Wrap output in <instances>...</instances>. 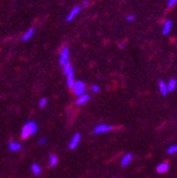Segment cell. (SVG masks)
<instances>
[{
    "instance_id": "obj_10",
    "label": "cell",
    "mask_w": 177,
    "mask_h": 178,
    "mask_svg": "<svg viewBox=\"0 0 177 178\" xmlns=\"http://www.w3.org/2000/svg\"><path fill=\"white\" fill-rule=\"evenodd\" d=\"M34 34H35V29H34V27H31V29H28L23 34V36H22V41H27V40H29L32 37L34 36Z\"/></svg>"
},
{
    "instance_id": "obj_1",
    "label": "cell",
    "mask_w": 177,
    "mask_h": 178,
    "mask_svg": "<svg viewBox=\"0 0 177 178\" xmlns=\"http://www.w3.org/2000/svg\"><path fill=\"white\" fill-rule=\"evenodd\" d=\"M37 130H38L37 124H36L34 121H29V122H27L23 126V128H22L21 137H22V139H27V138H29L31 136L35 135V134L37 133Z\"/></svg>"
},
{
    "instance_id": "obj_4",
    "label": "cell",
    "mask_w": 177,
    "mask_h": 178,
    "mask_svg": "<svg viewBox=\"0 0 177 178\" xmlns=\"http://www.w3.org/2000/svg\"><path fill=\"white\" fill-rule=\"evenodd\" d=\"M112 130V126L111 125H108V124H100V125H97L94 129V135H100V134H106L109 133V131H111Z\"/></svg>"
},
{
    "instance_id": "obj_15",
    "label": "cell",
    "mask_w": 177,
    "mask_h": 178,
    "mask_svg": "<svg viewBox=\"0 0 177 178\" xmlns=\"http://www.w3.org/2000/svg\"><path fill=\"white\" fill-rule=\"evenodd\" d=\"M159 89H160V92L162 93L163 96H166L167 92H169V91H167V85H166L163 80H160V82H159Z\"/></svg>"
},
{
    "instance_id": "obj_5",
    "label": "cell",
    "mask_w": 177,
    "mask_h": 178,
    "mask_svg": "<svg viewBox=\"0 0 177 178\" xmlns=\"http://www.w3.org/2000/svg\"><path fill=\"white\" fill-rule=\"evenodd\" d=\"M80 10H82V7L80 6H76V7H74V8L72 9V10H70L69 14L66 15V19H65L66 22H72V21L74 20L77 15L80 14Z\"/></svg>"
},
{
    "instance_id": "obj_14",
    "label": "cell",
    "mask_w": 177,
    "mask_h": 178,
    "mask_svg": "<svg viewBox=\"0 0 177 178\" xmlns=\"http://www.w3.org/2000/svg\"><path fill=\"white\" fill-rule=\"evenodd\" d=\"M172 25H173V22H172L171 20L166 21L165 23H164V26H163V34L164 35H167L171 32L172 29Z\"/></svg>"
},
{
    "instance_id": "obj_13",
    "label": "cell",
    "mask_w": 177,
    "mask_h": 178,
    "mask_svg": "<svg viewBox=\"0 0 177 178\" xmlns=\"http://www.w3.org/2000/svg\"><path fill=\"white\" fill-rule=\"evenodd\" d=\"M170 168V164L169 163H161L160 165H158L157 167V172L163 174V173H166Z\"/></svg>"
},
{
    "instance_id": "obj_21",
    "label": "cell",
    "mask_w": 177,
    "mask_h": 178,
    "mask_svg": "<svg viewBox=\"0 0 177 178\" xmlns=\"http://www.w3.org/2000/svg\"><path fill=\"white\" fill-rule=\"evenodd\" d=\"M46 142H47V138H45V137H43V138H40L38 140V144H45Z\"/></svg>"
},
{
    "instance_id": "obj_16",
    "label": "cell",
    "mask_w": 177,
    "mask_h": 178,
    "mask_svg": "<svg viewBox=\"0 0 177 178\" xmlns=\"http://www.w3.org/2000/svg\"><path fill=\"white\" fill-rule=\"evenodd\" d=\"M58 162H59V158H58V156L56 154H51L49 156V166L50 167L57 166Z\"/></svg>"
},
{
    "instance_id": "obj_23",
    "label": "cell",
    "mask_w": 177,
    "mask_h": 178,
    "mask_svg": "<svg viewBox=\"0 0 177 178\" xmlns=\"http://www.w3.org/2000/svg\"><path fill=\"white\" fill-rule=\"evenodd\" d=\"M126 20L128 21V22H131V21L135 20V17H134V15L129 14V15H127V17H126Z\"/></svg>"
},
{
    "instance_id": "obj_12",
    "label": "cell",
    "mask_w": 177,
    "mask_h": 178,
    "mask_svg": "<svg viewBox=\"0 0 177 178\" xmlns=\"http://www.w3.org/2000/svg\"><path fill=\"white\" fill-rule=\"evenodd\" d=\"M31 170H32V173H33L35 176H39L40 174H41V167H40V165L37 163L32 164Z\"/></svg>"
},
{
    "instance_id": "obj_20",
    "label": "cell",
    "mask_w": 177,
    "mask_h": 178,
    "mask_svg": "<svg viewBox=\"0 0 177 178\" xmlns=\"http://www.w3.org/2000/svg\"><path fill=\"white\" fill-rule=\"evenodd\" d=\"M92 92H99V91L101 90V88H100V86H98V85H92Z\"/></svg>"
},
{
    "instance_id": "obj_7",
    "label": "cell",
    "mask_w": 177,
    "mask_h": 178,
    "mask_svg": "<svg viewBox=\"0 0 177 178\" xmlns=\"http://www.w3.org/2000/svg\"><path fill=\"white\" fill-rule=\"evenodd\" d=\"M80 139H82L80 134H75V135L72 137L71 140H70L69 149L70 150H74L75 148L78 147V144H80Z\"/></svg>"
},
{
    "instance_id": "obj_6",
    "label": "cell",
    "mask_w": 177,
    "mask_h": 178,
    "mask_svg": "<svg viewBox=\"0 0 177 178\" xmlns=\"http://www.w3.org/2000/svg\"><path fill=\"white\" fill-rule=\"evenodd\" d=\"M66 76V85L69 88H72L75 83V75H74V68H70V71L65 74Z\"/></svg>"
},
{
    "instance_id": "obj_19",
    "label": "cell",
    "mask_w": 177,
    "mask_h": 178,
    "mask_svg": "<svg viewBox=\"0 0 177 178\" xmlns=\"http://www.w3.org/2000/svg\"><path fill=\"white\" fill-rule=\"evenodd\" d=\"M166 152L169 153V154H175V153L177 152V146H176V144H173V146H171L169 149L166 150Z\"/></svg>"
},
{
    "instance_id": "obj_8",
    "label": "cell",
    "mask_w": 177,
    "mask_h": 178,
    "mask_svg": "<svg viewBox=\"0 0 177 178\" xmlns=\"http://www.w3.org/2000/svg\"><path fill=\"white\" fill-rule=\"evenodd\" d=\"M89 100H90V95H88V93H83V95L78 96V98H77V100H76V104L84 105L85 103H87Z\"/></svg>"
},
{
    "instance_id": "obj_17",
    "label": "cell",
    "mask_w": 177,
    "mask_h": 178,
    "mask_svg": "<svg viewBox=\"0 0 177 178\" xmlns=\"http://www.w3.org/2000/svg\"><path fill=\"white\" fill-rule=\"evenodd\" d=\"M176 86H177L176 79H174V78L170 79V83L167 84V91H170V92H171V91H174Z\"/></svg>"
},
{
    "instance_id": "obj_2",
    "label": "cell",
    "mask_w": 177,
    "mask_h": 178,
    "mask_svg": "<svg viewBox=\"0 0 177 178\" xmlns=\"http://www.w3.org/2000/svg\"><path fill=\"white\" fill-rule=\"evenodd\" d=\"M74 93L76 95L77 97L80 96V95H83V93L86 92V85L85 83L82 82V80H75L74 85L72 87Z\"/></svg>"
},
{
    "instance_id": "obj_3",
    "label": "cell",
    "mask_w": 177,
    "mask_h": 178,
    "mask_svg": "<svg viewBox=\"0 0 177 178\" xmlns=\"http://www.w3.org/2000/svg\"><path fill=\"white\" fill-rule=\"evenodd\" d=\"M61 65H64L66 63H70V48L69 47H64L62 48L60 52V58H59Z\"/></svg>"
},
{
    "instance_id": "obj_9",
    "label": "cell",
    "mask_w": 177,
    "mask_h": 178,
    "mask_svg": "<svg viewBox=\"0 0 177 178\" xmlns=\"http://www.w3.org/2000/svg\"><path fill=\"white\" fill-rule=\"evenodd\" d=\"M8 148L12 152H17V151H20V150L22 149V144L16 141H10L8 143Z\"/></svg>"
},
{
    "instance_id": "obj_18",
    "label": "cell",
    "mask_w": 177,
    "mask_h": 178,
    "mask_svg": "<svg viewBox=\"0 0 177 178\" xmlns=\"http://www.w3.org/2000/svg\"><path fill=\"white\" fill-rule=\"evenodd\" d=\"M47 104H48V100H47V98H41V99L39 100V102H38V105H39L40 109L46 107Z\"/></svg>"
},
{
    "instance_id": "obj_11",
    "label": "cell",
    "mask_w": 177,
    "mask_h": 178,
    "mask_svg": "<svg viewBox=\"0 0 177 178\" xmlns=\"http://www.w3.org/2000/svg\"><path fill=\"white\" fill-rule=\"evenodd\" d=\"M131 160H133V154L131 153H126L125 155L122 158V161H121V165L122 166H127L129 163L131 162Z\"/></svg>"
},
{
    "instance_id": "obj_22",
    "label": "cell",
    "mask_w": 177,
    "mask_h": 178,
    "mask_svg": "<svg viewBox=\"0 0 177 178\" xmlns=\"http://www.w3.org/2000/svg\"><path fill=\"white\" fill-rule=\"evenodd\" d=\"M176 2H177V0H169V3H167V6H169V7H173V6H175V5H176Z\"/></svg>"
},
{
    "instance_id": "obj_24",
    "label": "cell",
    "mask_w": 177,
    "mask_h": 178,
    "mask_svg": "<svg viewBox=\"0 0 177 178\" xmlns=\"http://www.w3.org/2000/svg\"><path fill=\"white\" fill-rule=\"evenodd\" d=\"M88 5H89V2H88V1H87V0H86L85 2H83V5H82V6H80V7L83 8V7H87V6H88Z\"/></svg>"
}]
</instances>
